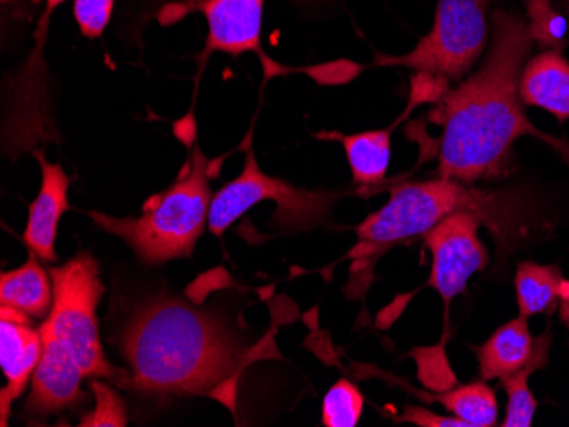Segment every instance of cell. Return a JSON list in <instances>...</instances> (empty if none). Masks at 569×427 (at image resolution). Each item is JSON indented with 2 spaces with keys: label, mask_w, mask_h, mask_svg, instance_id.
<instances>
[{
  "label": "cell",
  "mask_w": 569,
  "mask_h": 427,
  "mask_svg": "<svg viewBox=\"0 0 569 427\" xmlns=\"http://www.w3.org/2000/svg\"><path fill=\"white\" fill-rule=\"evenodd\" d=\"M533 40L529 19L498 9L491 18V41L481 67L447 89L430 113L443 129L438 142V177L478 184L513 171V145L533 135L559 150L569 164V145L539 132L519 95L520 73Z\"/></svg>",
  "instance_id": "1"
},
{
  "label": "cell",
  "mask_w": 569,
  "mask_h": 427,
  "mask_svg": "<svg viewBox=\"0 0 569 427\" xmlns=\"http://www.w3.org/2000/svg\"><path fill=\"white\" fill-rule=\"evenodd\" d=\"M121 350L133 385L156 394H229L246 359L244 347L219 317L172 298L137 312L124 327Z\"/></svg>",
  "instance_id": "2"
},
{
  "label": "cell",
  "mask_w": 569,
  "mask_h": 427,
  "mask_svg": "<svg viewBox=\"0 0 569 427\" xmlns=\"http://www.w3.org/2000/svg\"><path fill=\"white\" fill-rule=\"evenodd\" d=\"M478 216L497 245L498 260L517 253L537 227V206L519 190H486L476 184L437 177L391 187L379 212L357 227L358 244L350 256L367 260L391 245L420 237L453 213Z\"/></svg>",
  "instance_id": "3"
},
{
  "label": "cell",
  "mask_w": 569,
  "mask_h": 427,
  "mask_svg": "<svg viewBox=\"0 0 569 427\" xmlns=\"http://www.w3.org/2000/svg\"><path fill=\"white\" fill-rule=\"evenodd\" d=\"M210 165L201 150H194L178 181L146 201L139 218H113L98 212L89 216L102 231L123 238L143 263L161 264L191 256L204 223H209L213 200Z\"/></svg>",
  "instance_id": "4"
},
{
  "label": "cell",
  "mask_w": 569,
  "mask_h": 427,
  "mask_svg": "<svg viewBox=\"0 0 569 427\" xmlns=\"http://www.w3.org/2000/svg\"><path fill=\"white\" fill-rule=\"evenodd\" d=\"M488 9L489 0H437L430 33L418 41L412 52L401 57H379L377 65H402L415 70L418 81L428 85L412 89V98L438 101L449 89L447 84L462 81L485 53L491 33Z\"/></svg>",
  "instance_id": "5"
},
{
  "label": "cell",
  "mask_w": 569,
  "mask_h": 427,
  "mask_svg": "<svg viewBox=\"0 0 569 427\" xmlns=\"http://www.w3.org/2000/svg\"><path fill=\"white\" fill-rule=\"evenodd\" d=\"M53 283V305L41 325V336L62 344L81 366L86 378H113V366L102 353L99 339L98 308L104 286L99 266L89 253L77 254L69 263L50 271Z\"/></svg>",
  "instance_id": "6"
},
{
  "label": "cell",
  "mask_w": 569,
  "mask_h": 427,
  "mask_svg": "<svg viewBox=\"0 0 569 427\" xmlns=\"http://www.w3.org/2000/svg\"><path fill=\"white\" fill-rule=\"evenodd\" d=\"M340 194L335 191H309L293 186L280 177L261 171L252 149L246 154L244 169L234 181L213 196L209 213L212 234L222 235L239 216L261 201H273V222L287 231H309L328 222L332 203Z\"/></svg>",
  "instance_id": "7"
},
{
  "label": "cell",
  "mask_w": 569,
  "mask_h": 427,
  "mask_svg": "<svg viewBox=\"0 0 569 427\" xmlns=\"http://www.w3.org/2000/svg\"><path fill=\"white\" fill-rule=\"evenodd\" d=\"M479 227L481 222L472 213H453L423 235L433 256L430 285L446 304L466 292L472 274L488 267L489 254L479 238Z\"/></svg>",
  "instance_id": "8"
},
{
  "label": "cell",
  "mask_w": 569,
  "mask_h": 427,
  "mask_svg": "<svg viewBox=\"0 0 569 427\" xmlns=\"http://www.w3.org/2000/svg\"><path fill=\"white\" fill-rule=\"evenodd\" d=\"M190 6L209 24L203 57L213 52L234 57L252 52L263 62L267 79L277 73V65L261 50L264 0H191Z\"/></svg>",
  "instance_id": "9"
},
{
  "label": "cell",
  "mask_w": 569,
  "mask_h": 427,
  "mask_svg": "<svg viewBox=\"0 0 569 427\" xmlns=\"http://www.w3.org/2000/svg\"><path fill=\"white\" fill-rule=\"evenodd\" d=\"M28 317L6 305L0 308V366L8 378L2 390V426H8L11 404L30 384L43 353L41 331L33 329Z\"/></svg>",
  "instance_id": "10"
},
{
  "label": "cell",
  "mask_w": 569,
  "mask_h": 427,
  "mask_svg": "<svg viewBox=\"0 0 569 427\" xmlns=\"http://www.w3.org/2000/svg\"><path fill=\"white\" fill-rule=\"evenodd\" d=\"M41 337L43 353L31 378L28 409L37 416H48L77 406L84 398L81 385L86 375L62 344Z\"/></svg>",
  "instance_id": "11"
},
{
  "label": "cell",
  "mask_w": 569,
  "mask_h": 427,
  "mask_svg": "<svg viewBox=\"0 0 569 427\" xmlns=\"http://www.w3.org/2000/svg\"><path fill=\"white\" fill-rule=\"evenodd\" d=\"M34 157L41 165V187L30 205V218L22 241L34 256L56 263L57 227L63 213L69 210L70 177L62 165L50 164L43 152H37Z\"/></svg>",
  "instance_id": "12"
},
{
  "label": "cell",
  "mask_w": 569,
  "mask_h": 427,
  "mask_svg": "<svg viewBox=\"0 0 569 427\" xmlns=\"http://www.w3.org/2000/svg\"><path fill=\"white\" fill-rule=\"evenodd\" d=\"M549 337H552L549 327L545 334L533 337L526 318H513L498 327L482 346L475 347L479 375L486 382L507 380L536 358Z\"/></svg>",
  "instance_id": "13"
},
{
  "label": "cell",
  "mask_w": 569,
  "mask_h": 427,
  "mask_svg": "<svg viewBox=\"0 0 569 427\" xmlns=\"http://www.w3.org/2000/svg\"><path fill=\"white\" fill-rule=\"evenodd\" d=\"M519 95L526 106L548 111L559 123L569 120V60L561 50H545L523 65Z\"/></svg>",
  "instance_id": "14"
},
{
  "label": "cell",
  "mask_w": 569,
  "mask_h": 427,
  "mask_svg": "<svg viewBox=\"0 0 569 427\" xmlns=\"http://www.w3.org/2000/svg\"><path fill=\"white\" fill-rule=\"evenodd\" d=\"M0 302L30 317L41 318L50 314L53 305V283L37 257L31 256L24 266L6 271L0 276Z\"/></svg>",
  "instance_id": "15"
},
{
  "label": "cell",
  "mask_w": 569,
  "mask_h": 427,
  "mask_svg": "<svg viewBox=\"0 0 569 427\" xmlns=\"http://www.w3.org/2000/svg\"><path fill=\"white\" fill-rule=\"evenodd\" d=\"M566 278L556 264L523 261L515 274V292L519 302V317L529 321L533 315L551 312L559 304Z\"/></svg>",
  "instance_id": "16"
},
{
  "label": "cell",
  "mask_w": 569,
  "mask_h": 427,
  "mask_svg": "<svg viewBox=\"0 0 569 427\" xmlns=\"http://www.w3.org/2000/svg\"><path fill=\"white\" fill-rule=\"evenodd\" d=\"M391 132L392 129H387L357 135H335L343 143L355 184L363 190L386 180L391 162Z\"/></svg>",
  "instance_id": "17"
},
{
  "label": "cell",
  "mask_w": 569,
  "mask_h": 427,
  "mask_svg": "<svg viewBox=\"0 0 569 427\" xmlns=\"http://www.w3.org/2000/svg\"><path fill=\"white\" fill-rule=\"evenodd\" d=\"M423 401H437L452 413V416L466 420L471 427H493L498 423V400L493 388L486 380H476L471 384L460 385L449 392L412 390Z\"/></svg>",
  "instance_id": "18"
},
{
  "label": "cell",
  "mask_w": 569,
  "mask_h": 427,
  "mask_svg": "<svg viewBox=\"0 0 569 427\" xmlns=\"http://www.w3.org/2000/svg\"><path fill=\"white\" fill-rule=\"evenodd\" d=\"M552 337H549L536 358L520 369L519 373L508 376L507 380L501 382L508 395L507 416H505L503 427H530L533 416H536L537 404L532 390L529 388V378L539 369L546 368L549 363V349H551Z\"/></svg>",
  "instance_id": "19"
},
{
  "label": "cell",
  "mask_w": 569,
  "mask_h": 427,
  "mask_svg": "<svg viewBox=\"0 0 569 427\" xmlns=\"http://www.w3.org/2000/svg\"><path fill=\"white\" fill-rule=\"evenodd\" d=\"M363 413V395L351 382H336L322 400L326 427H355Z\"/></svg>",
  "instance_id": "20"
},
{
  "label": "cell",
  "mask_w": 569,
  "mask_h": 427,
  "mask_svg": "<svg viewBox=\"0 0 569 427\" xmlns=\"http://www.w3.org/2000/svg\"><path fill=\"white\" fill-rule=\"evenodd\" d=\"M533 40L546 50H561L565 47V18L556 12L551 0H523Z\"/></svg>",
  "instance_id": "21"
},
{
  "label": "cell",
  "mask_w": 569,
  "mask_h": 427,
  "mask_svg": "<svg viewBox=\"0 0 569 427\" xmlns=\"http://www.w3.org/2000/svg\"><path fill=\"white\" fill-rule=\"evenodd\" d=\"M96 407L82 419L81 426H127V414L121 398L107 385L92 382Z\"/></svg>",
  "instance_id": "22"
},
{
  "label": "cell",
  "mask_w": 569,
  "mask_h": 427,
  "mask_svg": "<svg viewBox=\"0 0 569 427\" xmlns=\"http://www.w3.org/2000/svg\"><path fill=\"white\" fill-rule=\"evenodd\" d=\"M114 0H73V19L86 38L101 37L113 16Z\"/></svg>",
  "instance_id": "23"
},
{
  "label": "cell",
  "mask_w": 569,
  "mask_h": 427,
  "mask_svg": "<svg viewBox=\"0 0 569 427\" xmlns=\"http://www.w3.org/2000/svg\"><path fill=\"white\" fill-rule=\"evenodd\" d=\"M398 420L399 423L417 424L421 427H471L459 417L438 416V414L423 409V407H408L406 413L398 417Z\"/></svg>",
  "instance_id": "24"
},
{
  "label": "cell",
  "mask_w": 569,
  "mask_h": 427,
  "mask_svg": "<svg viewBox=\"0 0 569 427\" xmlns=\"http://www.w3.org/2000/svg\"><path fill=\"white\" fill-rule=\"evenodd\" d=\"M559 312H561L562 322H565V324L568 325L569 329V307L559 308Z\"/></svg>",
  "instance_id": "25"
},
{
  "label": "cell",
  "mask_w": 569,
  "mask_h": 427,
  "mask_svg": "<svg viewBox=\"0 0 569 427\" xmlns=\"http://www.w3.org/2000/svg\"><path fill=\"white\" fill-rule=\"evenodd\" d=\"M33 2H41V0H33ZM63 2H67V0H47V4L53 6V8H59Z\"/></svg>",
  "instance_id": "26"
},
{
  "label": "cell",
  "mask_w": 569,
  "mask_h": 427,
  "mask_svg": "<svg viewBox=\"0 0 569 427\" xmlns=\"http://www.w3.org/2000/svg\"><path fill=\"white\" fill-rule=\"evenodd\" d=\"M297 2H302V4H316V2H322V0H297Z\"/></svg>",
  "instance_id": "27"
},
{
  "label": "cell",
  "mask_w": 569,
  "mask_h": 427,
  "mask_svg": "<svg viewBox=\"0 0 569 427\" xmlns=\"http://www.w3.org/2000/svg\"><path fill=\"white\" fill-rule=\"evenodd\" d=\"M2 2H12V0H2Z\"/></svg>",
  "instance_id": "28"
}]
</instances>
